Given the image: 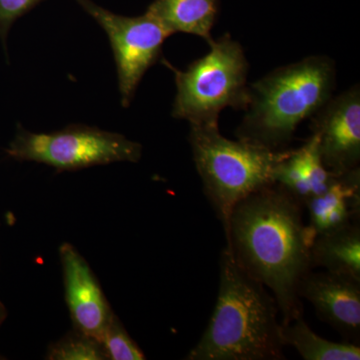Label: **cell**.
<instances>
[{
  "instance_id": "1",
  "label": "cell",
  "mask_w": 360,
  "mask_h": 360,
  "mask_svg": "<svg viewBox=\"0 0 360 360\" xmlns=\"http://www.w3.org/2000/svg\"><path fill=\"white\" fill-rule=\"evenodd\" d=\"M302 210L274 184L239 201L224 229L226 248L239 266L271 291L281 324L303 315L297 288L312 269Z\"/></svg>"
},
{
  "instance_id": "2",
  "label": "cell",
  "mask_w": 360,
  "mask_h": 360,
  "mask_svg": "<svg viewBox=\"0 0 360 360\" xmlns=\"http://www.w3.org/2000/svg\"><path fill=\"white\" fill-rule=\"evenodd\" d=\"M278 312L274 295L239 266L225 246L214 311L186 359H285Z\"/></svg>"
},
{
  "instance_id": "3",
  "label": "cell",
  "mask_w": 360,
  "mask_h": 360,
  "mask_svg": "<svg viewBox=\"0 0 360 360\" xmlns=\"http://www.w3.org/2000/svg\"><path fill=\"white\" fill-rule=\"evenodd\" d=\"M335 87V63L328 56L276 68L248 85L250 101L236 136L269 150L288 149L298 125L328 103Z\"/></svg>"
},
{
  "instance_id": "4",
  "label": "cell",
  "mask_w": 360,
  "mask_h": 360,
  "mask_svg": "<svg viewBox=\"0 0 360 360\" xmlns=\"http://www.w3.org/2000/svg\"><path fill=\"white\" fill-rule=\"evenodd\" d=\"M188 141L203 191L224 229L239 201L274 184V168L291 150L231 141L222 136L219 127L191 125Z\"/></svg>"
},
{
  "instance_id": "5",
  "label": "cell",
  "mask_w": 360,
  "mask_h": 360,
  "mask_svg": "<svg viewBox=\"0 0 360 360\" xmlns=\"http://www.w3.org/2000/svg\"><path fill=\"white\" fill-rule=\"evenodd\" d=\"M210 51L186 70H174L176 96L172 115L196 127H219L224 108L245 110L250 65L241 44L229 33L210 41Z\"/></svg>"
},
{
  "instance_id": "6",
  "label": "cell",
  "mask_w": 360,
  "mask_h": 360,
  "mask_svg": "<svg viewBox=\"0 0 360 360\" xmlns=\"http://www.w3.org/2000/svg\"><path fill=\"white\" fill-rule=\"evenodd\" d=\"M6 153L11 160L41 163L59 172H77L116 162L137 163L142 146L124 135L86 125L39 134L18 124Z\"/></svg>"
},
{
  "instance_id": "7",
  "label": "cell",
  "mask_w": 360,
  "mask_h": 360,
  "mask_svg": "<svg viewBox=\"0 0 360 360\" xmlns=\"http://www.w3.org/2000/svg\"><path fill=\"white\" fill-rule=\"evenodd\" d=\"M75 1L108 34L117 70L122 105L129 108L146 71L160 60L163 44L170 33L146 13L129 18L111 13L92 0Z\"/></svg>"
},
{
  "instance_id": "8",
  "label": "cell",
  "mask_w": 360,
  "mask_h": 360,
  "mask_svg": "<svg viewBox=\"0 0 360 360\" xmlns=\"http://www.w3.org/2000/svg\"><path fill=\"white\" fill-rule=\"evenodd\" d=\"M311 120V130L319 136L326 169L340 174L359 167V84L331 97Z\"/></svg>"
},
{
  "instance_id": "9",
  "label": "cell",
  "mask_w": 360,
  "mask_h": 360,
  "mask_svg": "<svg viewBox=\"0 0 360 360\" xmlns=\"http://www.w3.org/2000/svg\"><path fill=\"white\" fill-rule=\"evenodd\" d=\"M65 302L73 328L101 341L115 314L104 295L101 283L84 255L75 245L59 246Z\"/></svg>"
},
{
  "instance_id": "10",
  "label": "cell",
  "mask_w": 360,
  "mask_h": 360,
  "mask_svg": "<svg viewBox=\"0 0 360 360\" xmlns=\"http://www.w3.org/2000/svg\"><path fill=\"white\" fill-rule=\"evenodd\" d=\"M297 295L311 303L317 316L347 342L360 343V281L335 272H307Z\"/></svg>"
},
{
  "instance_id": "11",
  "label": "cell",
  "mask_w": 360,
  "mask_h": 360,
  "mask_svg": "<svg viewBox=\"0 0 360 360\" xmlns=\"http://www.w3.org/2000/svg\"><path fill=\"white\" fill-rule=\"evenodd\" d=\"M309 212L305 226L309 245L321 234L360 221V169L335 174L328 188L304 206Z\"/></svg>"
},
{
  "instance_id": "12",
  "label": "cell",
  "mask_w": 360,
  "mask_h": 360,
  "mask_svg": "<svg viewBox=\"0 0 360 360\" xmlns=\"http://www.w3.org/2000/svg\"><path fill=\"white\" fill-rule=\"evenodd\" d=\"M335 174L322 162L319 139L316 134L300 148L291 149L274 170V184L283 187L304 208L310 200L326 191Z\"/></svg>"
},
{
  "instance_id": "13",
  "label": "cell",
  "mask_w": 360,
  "mask_h": 360,
  "mask_svg": "<svg viewBox=\"0 0 360 360\" xmlns=\"http://www.w3.org/2000/svg\"><path fill=\"white\" fill-rule=\"evenodd\" d=\"M220 0H153L146 13L174 35H196L207 44L219 13Z\"/></svg>"
},
{
  "instance_id": "14",
  "label": "cell",
  "mask_w": 360,
  "mask_h": 360,
  "mask_svg": "<svg viewBox=\"0 0 360 360\" xmlns=\"http://www.w3.org/2000/svg\"><path fill=\"white\" fill-rule=\"evenodd\" d=\"M310 266L360 281V221L316 236L309 246Z\"/></svg>"
},
{
  "instance_id": "15",
  "label": "cell",
  "mask_w": 360,
  "mask_h": 360,
  "mask_svg": "<svg viewBox=\"0 0 360 360\" xmlns=\"http://www.w3.org/2000/svg\"><path fill=\"white\" fill-rule=\"evenodd\" d=\"M284 347H292L305 360H359L360 345L333 342L314 333L303 315L286 324L281 323Z\"/></svg>"
},
{
  "instance_id": "16",
  "label": "cell",
  "mask_w": 360,
  "mask_h": 360,
  "mask_svg": "<svg viewBox=\"0 0 360 360\" xmlns=\"http://www.w3.org/2000/svg\"><path fill=\"white\" fill-rule=\"evenodd\" d=\"M45 359L105 360L108 359L101 341L94 336L73 328L47 348Z\"/></svg>"
},
{
  "instance_id": "17",
  "label": "cell",
  "mask_w": 360,
  "mask_h": 360,
  "mask_svg": "<svg viewBox=\"0 0 360 360\" xmlns=\"http://www.w3.org/2000/svg\"><path fill=\"white\" fill-rule=\"evenodd\" d=\"M108 360H143L146 354L130 338L116 315L111 319L101 338Z\"/></svg>"
},
{
  "instance_id": "18",
  "label": "cell",
  "mask_w": 360,
  "mask_h": 360,
  "mask_svg": "<svg viewBox=\"0 0 360 360\" xmlns=\"http://www.w3.org/2000/svg\"><path fill=\"white\" fill-rule=\"evenodd\" d=\"M44 0H0V40L6 51L7 37L13 23Z\"/></svg>"
},
{
  "instance_id": "19",
  "label": "cell",
  "mask_w": 360,
  "mask_h": 360,
  "mask_svg": "<svg viewBox=\"0 0 360 360\" xmlns=\"http://www.w3.org/2000/svg\"><path fill=\"white\" fill-rule=\"evenodd\" d=\"M7 315H8V312H7L6 307L4 305V302H2L1 298H0V329H1L4 322H6Z\"/></svg>"
}]
</instances>
